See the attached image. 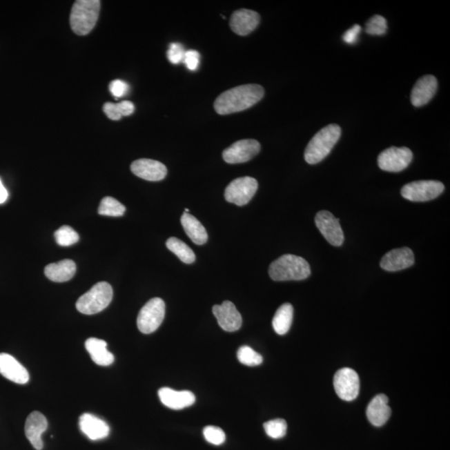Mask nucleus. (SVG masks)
<instances>
[{
  "label": "nucleus",
  "mask_w": 450,
  "mask_h": 450,
  "mask_svg": "<svg viewBox=\"0 0 450 450\" xmlns=\"http://www.w3.org/2000/svg\"><path fill=\"white\" fill-rule=\"evenodd\" d=\"M184 54H186V51H184L182 44L179 43H172L170 48H168L167 57L170 63L178 64L183 61Z\"/></svg>",
  "instance_id": "72a5a7b5"
},
{
  "label": "nucleus",
  "mask_w": 450,
  "mask_h": 450,
  "mask_svg": "<svg viewBox=\"0 0 450 450\" xmlns=\"http://www.w3.org/2000/svg\"><path fill=\"white\" fill-rule=\"evenodd\" d=\"M213 313L224 331L235 332L242 325V316L231 301H224L222 304L215 305Z\"/></svg>",
  "instance_id": "ddd939ff"
},
{
  "label": "nucleus",
  "mask_w": 450,
  "mask_h": 450,
  "mask_svg": "<svg viewBox=\"0 0 450 450\" xmlns=\"http://www.w3.org/2000/svg\"><path fill=\"white\" fill-rule=\"evenodd\" d=\"M131 171L148 182H160L167 175V168L164 164L148 159H140L133 162Z\"/></svg>",
  "instance_id": "2eb2a0df"
},
{
  "label": "nucleus",
  "mask_w": 450,
  "mask_h": 450,
  "mask_svg": "<svg viewBox=\"0 0 450 450\" xmlns=\"http://www.w3.org/2000/svg\"><path fill=\"white\" fill-rule=\"evenodd\" d=\"M200 55L196 50H188L184 54L183 62L188 70L195 71L199 66Z\"/></svg>",
  "instance_id": "c9c22d12"
},
{
  "label": "nucleus",
  "mask_w": 450,
  "mask_h": 450,
  "mask_svg": "<svg viewBox=\"0 0 450 450\" xmlns=\"http://www.w3.org/2000/svg\"><path fill=\"white\" fill-rule=\"evenodd\" d=\"M182 224L188 238L195 244L203 245L207 242L208 234L206 228L195 216L184 213L182 217Z\"/></svg>",
  "instance_id": "393cba45"
},
{
  "label": "nucleus",
  "mask_w": 450,
  "mask_h": 450,
  "mask_svg": "<svg viewBox=\"0 0 450 450\" xmlns=\"http://www.w3.org/2000/svg\"><path fill=\"white\" fill-rule=\"evenodd\" d=\"M387 21L383 16L375 15L369 20L365 27L367 34L371 35H383L387 31Z\"/></svg>",
  "instance_id": "2f4dec72"
},
{
  "label": "nucleus",
  "mask_w": 450,
  "mask_h": 450,
  "mask_svg": "<svg viewBox=\"0 0 450 450\" xmlns=\"http://www.w3.org/2000/svg\"><path fill=\"white\" fill-rule=\"evenodd\" d=\"M166 316V304L160 298L151 299L139 311L137 325L143 333H154L163 323Z\"/></svg>",
  "instance_id": "423d86ee"
},
{
  "label": "nucleus",
  "mask_w": 450,
  "mask_h": 450,
  "mask_svg": "<svg viewBox=\"0 0 450 450\" xmlns=\"http://www.w3.org/2000/svg\"><path fill=\"white\" fill-rule=\"evenodd\" d=\"M8 196H9V194H8L6 187L3 186L1 179H0V204L6 202Z\"/></svg>",
  "instance_id": "ea45409f"
},
{
  "label": "nucleus",
  "mask_w": 450,
  "mask_h": 450,
  "mask_svg": "<svg viewBox=\"0 0 450 450\" xmlns=\"http://www.w3.org/2000/svg\"><path fill=\"white\" fill-rule=\"evenodd\" d=\"M99 0H79L74 3L70 26L76 35H86L94 29L99 19Z\"/></svg>",
  "instance_id": "20e7f679"
},
{
  "label": "nucleus",
  "mask_w": 450,
  "mask_h": 450,
  "mask_svg": "<svg viewBox=\"0 0 450 450\" xmlns=\"http://www.w3.org/2000/svg\"><path fill=\"white\" fill-rule=\"evenodd\" d=\"M126 207L112 197H106L100 202L99 214L104 216L120 217L126 213Z\"/></svg>",
  "instance_id": "cd10ccee"
},
{
  "label": "nucleus",
  "mask_w": 450,
  "mask_h": 450,
  "mask_svg": "<svg viewBox=\"0 0 450 450\" xmlns=\"http://www.w3.org/2000/svg\"><path fill=\"white\" fill-rule=\"evenodd\" d=\"M444 190L443 183L436 180H420L405 184L401 195L412 202H426L435 199Z\"/></svg>",
  "instance_id": "0eeeda50"
},
{
  "label": "nucleus",
  "mask_w": 450,
  "mask_h": 450,
  "mask_svg": "<svg viewBox=\"0 0 450 450\" xmlns=\"http://www.w3.org/2000/svg\"><path fill=\"white\" fill-rule=\"evenodd\" d=\"M341 128L335 124H329L320 130L309 141L304 152V159L309 164H316L326 158L339 141Z\"/></svg>",
  "instance_id": "f03ea898"
},
{
  "label": "nucleus",
  "mask_w": 450,
  "mask_h": 450,
  "mask_svg": "<svg viewBox=\"0 0 450 450\" xmlns=\"http://www.w3.org/2000/svg\"><path fill=\"white\" fill-rule=\"evenodd\" d=\"M204 436L208 443L214 445L223 444L226 439L222 429L211 425L204 429Z\"/></svg>",
  "instance_id": "473e14b6"
},
{
  "label": "nucleus",
  "mask_w": 450,
  "mask_h": 450,
  "mask_svg": "<svg viewBox=\"0 0 450 450\" xmlns=\"http://www.w3.org/2000/svg\"><path fill=\"white\" fill-rule=\"evenodd\" d=\"M438 82L435 76L424 75L413 86L411 92V103L413 106L422 107L427 104L435 96Z\"/></svg>",
  "instance_id": "f3484780"
},
{
  "label": "nucleus",
  "mask_w": 450,
  "mask_h": 450,
  "mask_svg": "<svg viewBox=\"0 0 450 450\" xmlns=\"http://www.w3.org/2000/svg\"><path fill=\"white\" fill-rule=\"evenodd\" d=\"M76 273V264L73 260H64L58 263L48 264L44 268L47 278L54 282L62 283L70 280Z\"/></svg>",
  "instance_id": "5701e85b"
},
{
  "label": "nucleus",
  "mask_w": 450,
  "mask_h": 450,
  "mask_svg": "<svg viewBox=\"0 0 450 450\" xmlns=\"http://www.w3.org/2000/svg\"><path fill=\"white\" fill-rule=\"evenodd\" d=\"M160 401L166 407L179 411L195 404V396L190 391H177L170 388H162L159 391Z\"/></svg>",
  "instance_id": "412c9836"
},
{
  "label": "nucleus",
  "mask_w": 450,
  "mask_h": 450,
  "mask_svg": "<svg viewBox=\"0 0 450 450\" xmlns=\"http://www.w3.org/2000/svg\"><path fill=\"white\" fill-rule=\"evenodd\" d=\"M56 243L60 246H70L78 242L79 236L73 228L63 225L55 233Z\"/></svg>",
  "instance_id": "c85d7f7f"
},
{
  "label": "nucleus",
  "mask_w": 450,
  "mask_h": 450,
  "mask_svg": "<svg viewBox=\"0 0 450 450\" xmlns=\"http://www.w3.org/2000/svg\"><path fill=\"white\" fill-rule=\"evenodd\" d=\"M112 288L107 282H99L94 285L76 302V309L84 315H95L106 309L112 299Z\"/></svg>",
  "instance_id": "39448f33"
},
{
  "label": "nucleus",
  "mask_w": 450,
  "mask_h": 450,
  "mask_svg": "<svg viewBox=\"0 0 450 450\" xmlns=\"http://www.w3.org/2000/svg\"><path fill=\"white\" fill-rule=\"evenodd\" d=\"M166 246L182 262L188 264L195 262L196 257L194 251L182 240L177 239L175 237H171L167 240Z\"/></svg>",
  "instance_id": "bb28decb"
},
{
  "label": "nucleus",
  "mask_w": 450,
  "mask_h": 450,
  "mask_svg": "<svg viewBox=\"0 0 450 450\" xmlns=\"http://www.w3.org/2000/svg\"><path fill=\"white\" fill-rule=\"evenodd\" d=\"M237 357L241 364L247 366H257L263 362V357L248 346L240 347L237 353Z\"/></svg>",
  "instance_id": "7c9ffc66"
},
{
  "label": "nucleus",
  "mask_w": 450,
  "mask_h": 450,
  "mask_svg": "<svg viewBox=\"0 0 450 450\" xmlns=\"http://www.w3.org/2000/svg\"><path fill=\"white\" fill-rule=\"evenodd\" d=\"M413 159V153L407 147H391L380 153L378 166L382 170L398 173L407 168Z\"/></svg>",
  "instance_id": "1a4fd4ad"
},
{
  "label": "nucleus",
  "mask_w": 450,
  "mask_h": 450,
  "mask_svg": "<svg viewBox=\"0 0 450 450\" xmlns=\"http://www.w3.org/2000/svg\"><path fill=\"white\" fill-rule=\"evenodd\" d=\"M104 112L107 117L112 120H119L122 118L119 111L117 104L108 102L104 106Z\"/></svg>",
  "instance_id": "e433bc0d"
},
{
  "label": "nucleus",
  "mask_w": 450,
  "mask_h": 450,
  "mask_svg": "<svg viewBox=\"0 0 450 450\" xmlns=\"http://www.w3.org/2000/svg\"><path fill=\"white\" fill-rule=\"evenodd\" d=\"M120 115L123 116L131 115L135 112L134 104L130 101H123L117 104Z\"/></svg>",
  "instance_id": "58836bf2"
},
{
  "label": "nucleus",
  "mask_w": 450,
  "mask_h": 450,
  "mask_svg": "<svg viewBox=\"0 0 450 450\" xmlns=\"http://www.w3.org/2000/svg\"><path fill=\"white\" fill-rule=\"evenodd\" d=\"M264 95V88L259 84H244L233 88L216 99L215 110L221 115L234 114L254 106Z\"/></svg>",
  "instance_id": "f257e3e1"
},
{
  "label": "nucleus",
  "mask_w": 450,
  "mask_h": 450,
  "mask_svg": "<svg viewBox=\"0 0 450 450\" xmlns=\"http://www.w3.org/2000/svg\"><path fill=\"white\" fill-rule=\"evenodd\" d=\"M260 16L255 11L239 10L232 14L230 26L235 34L245 36L254 31L259 26Z\"/></svg>",
  "instance_id": "a211bd4d"
},
{
  "label": "nucleus",
  "mask_w": 450,
  "mask_h": 450,
  "mask_svg": "<svg viewBox=\"0 0 450 450\" xmlns=\"http://www.w3.org/2000/svg\"><path fill=\"white\" fill-rule=\"evenodd\" d=\"M47 428L48 421L43 413L34 411L28 416L25 428L26 436L35 449H43L42 435L46 431Z\"/></svg>",
  "instance_id": "6ab92c4d"
},
{
  "label": "nucleus",
  "mask_w": 450,
  "mask_h": 450,
  "mask_svg": "<svg viewBox=\"0 0 450 450\" xmlns=\"http://www.w3.org/2000/svg\"><path fill=\"white\" fill-rule=\"evenodd\" d=\"M259 184L252 177H241L233 180L225 188L224 197L228 202L235 204L238 206L247 204L255 196Z\"/></svg>",
  "instance_id": "6e6552de"
},
{
  "label": "nucleus",
  "mask_w": 450,
  "mask_h": 450,
  "mask_svg": "<svg viewBox=\"0 0 450 450\" xmlns=\"http://www.w3.org/2000/svg\"><path fill=\"white\" fill-rule=\"evenodd\" d=\"M260 144L255 139H242L232 144L223 152V159L228 164L250 162L260 151Z\"/></svg>",
  "instance_id": "9b49d317"
},
{
  "label": "nucleus",
  "mask_w": 450,
  "mask_h": 450,
  "mask_svg": "<svg viewBox=\"0 0 450 450\" xmlns=\"http://www.w3.org/2000/svg\"><path fill=\"white\" fill-rule=\"evenodd\" d=\"M389 398L378 395L369 404L366 411L368 420L373 426L381 427L389 420L391 409L389 407Z\"/></svg>",
  "instance_id": "4be33fe9"
},
{
  "label": "nucleus",
  "mask_w": 450,
  "mask_h": 450,
  "mask_svg": "<svg viewBox=\"0 0 450 450\" xmlns=\"http://www.w3.org/2000/svg\"><path fill=\"white\" fill-rule=\"evenodd\" d=\"M268 274L275 281L303 280L311 275V271L302 257L284 255L271 264Z\"/></svg>",
  "instance_id": "7ed1b4c3"
},
{
  "label": "nucleus",
  "mask_w": 450,
  "mask_h": 450,
  "mask_svg": "<svg viewBox=\"0 0 450 450\" xmlns=\"http://www.w3.org/2000/svg\"><path fill=\"white\" fill-rule=\"evenodd\" d=\"M315 224L321 234L329 244L333 246H341L343 244L344 236L340 220L331 212L320 211L315 216Z\"/></svg>",
  "instance_id": "f8f14e48"
},
{
  "label": "nucleus",
  "mask_w": 450,
  "mask_h": 450,
  "mask_svg": "<svg viewBox=\"0 0 450 450\" xmlns=\"http://www.w3.org/2000/svg\"><path fill=\"white\" fill-rule=\"evenodd\" d=\"M293 316H294V308L291 304L281 305L276 311L272 322L273 328L278 335H284L288 332L293 322Z\"/></svg>",
  "instance_id": "a878e982"
},
{
  "label": "nucleus",
  "mask_w": 450,
  "mask_h": 450,
  "mask_svg": "<svg viewBox=\"0 0 450 450\" xmlns=\"http://www.w3.org/2000/svg\"><path fill=\"white\" fill-rule=\"evenodd\" d=\"M333 387H335L337 395L341 400H355L360 393V377L352 369H341L336 372L333 377Z\"/></svg>",
  "instance_id": "9d476101"
},
{
  "label": "nucleus",
  "mask_w": 450,
  "mask_h": 450,
  "mask_svg": "<svg viewBox=\"0 0 450 450\" xmlns=\"http://www.w3.org/2000/svg\"><path fill=\"white\" fill-rule=\"evenodd\" d=\"M361 32V27L359 25H355L351 29L348 30L343 35V40L349 44L355 43Z\"/></svg>",
  "instance_id": "4c0bfd02"
},
{
  "label": "nucleus",
  "mask_w": 450,
  "mask_h": 450,
  "mask_svg": "<svg viewBox=\"0 0 450 450\" xmlns=\"http://www.w3.org/2000/svg\"><path fill=\"white\" fill-rule=\"evenodd\" d=\"M415 263V255L408 247L395 248L387 253L381 260L380 266L384 271L396 272L411 267Z\"/></svg>",
  "instance_id": "4468645a"
},
{
  "label": "nucleus",
  "mask_w": 450,
  "mask_h": 450,
  "mask_svg": "<svg viewBox=\"0 0 450 450\" xmlns=\"http://www.w3.org/2000/svg\"><path fill=\"white\" fill-rule=\"evenodd\" d=\"M79 428L91 440L106 439L110 435V426L106 421L91 413H83L79 418Z\"/></svg>",
  "instance_id": "aec40b11"
},
{
  "label": "nucleus",
  "mask_w": 450,
  "mask_h": 450,
  "mask_svg": "<svg viewBox=\"0 0 450 450\" xmlns=\"http://www.w3.org/2000/svg\"><path fill=\"white\" fill-rule=\"evenodd\" d=\"M110 93L115 98H121L128 94L130 86L123 80L115 79L110 84Z\"/></svg>",
  "instance_id": "f704fd0d"
},
{
  "label": "nucleus",
  "mask_w": 450,
  "mask_h": 450,
  "mask_svg": "<svg viewBox=\"0 0 450 450\" xmlns=\"http://www.w3.org/2000/svg\"><path fill=\"white\" fill-rule=\"evenodd\" d=\"M86 348L96 364L108 366L114 363L115 356L108 351L106 341L97 338H90L86 340Z\"/></svg>",
  "instance_id": "b1692460"
},
{
  "label": "nucleus",
  "mask_w": 450,
  "mask_h": 450,
  "mask_svg": "<svg viewBox=\"0 0 450 450\" xmlns=\"http://www.w3.org/2000/svg\"><path fill=\"white\" fill-rule=\"evenodd\" d=\"M264 429L268 437L278 440L286 436L287 423L283 419L273 420L264 423Z\"/></svg>",
  "instance_id": "c756f323"
},
{
  "label": "nucleus",
  "mask_w": 450,
  "mask_h": 450,
  "mask_svg": "<svg viewBox=\"0 0 450 450\" xmlns=\"http://www.w3.org/2000/svg\"><path fill=\"white\" fill-rule=\"evenodd\" d=\"M0 373L14 383L26 384L30 380L29 372L9 353H0Z\"/></svg>",
  "instance_id": "dca6fc26"
}]
</instances>
